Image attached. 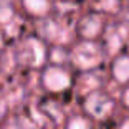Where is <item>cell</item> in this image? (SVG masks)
<instances>
[{
  "label": "cell",
  "instance_id": "cell-1",
  "mask_svg": "<svg viewBox=\"0 0 129 129\" xmlns=\"http://www.w3.org/2000/svg\"><path fill=\"white\" fill-rule=\"evenodd\" d=\"M68 58L70 63L80 71H93L103 63L104 51L96 40H81L71 48Z\"/></svg>",
  "mask_w": 129,
  "mask_h": 129
},
{
  "label": "cell",
  "instance_id": "cell-2",
  "mask_svg": "<svg viewBox=\"0 0 129 129\" xmlns=\"http://www.w3.org/2000/svg\"><path fill=\"white\" fill-rule=\"evenodd\" d=\"M13 56H15L17 64L35 70V68H42L45 64L48 51L45 48L43 40H40L37 37H28L15 46Z\"/></svg>",
  "mask_w": 129,
  "mask_h": 129
},
{
  "label": "cell",
  "instance_id": "cell-3",
  "mask_svg": "<svg viewBox=\"0 0 129 129\" xmlns=\"http://www.w3.org/2000/svg\"><path fill=\"white\" fill-rule=\"evenodd\" d=\"M40 83L45 91L51 94H60V93L68 91L73 86V76L70 70L61 64H46L42 70Z\"/></svg>",
  "mask_w": 129,
  "mask_h": 129
},
{
  "label": "cell",
  "instance_id": "cell-4",
  "mask_svg": "<svg viewBox=\"0 0 129 129\" xmlns=\"http://www.w3.org/2000/svg\"><path fill=\"white\" fill-rule=\"evenodd\" d=\"M116 103L113 96H109L103 89H93L89 91L83 99V109L86 116L96 121H104L114 113Z\"/></svg>",
  "mask_w": 129,
  "mask_h": 129
},
{
  "label": "cell",
  "instance_id": "cell-5",
  "mask_svg": "<svg viewBox=\"0 0 129 129\" xmlns=\"http://www.w3.org/2000/svg\"><path fill=\"white\" fill-rule=\"evenodd\" d=\"M104 30V18L99 13H88L81 17L76 23V33L81 40H96Z\"/></svg>",
  "mask_w": 129,
  "mask_h": 129
},
{
  "label": "cell",
  "instance_id": "cell-6",
  "mask_svg": "<svg viewBox=\"0 0 129 129\" xmlns=\"http://www.w3.org/2000/svg\"><path fill=\"white\" fill-rule=\"evenodd\" d=\"M23 12L31 18L43 20L51 12V0H20Z\"/></svg>",
  "mask_w": 129,
  "mask_h": 129
},
{
  "label": "cell",
  "instance_id": "cell-7",
  "mask_svg": "<svg viewBox=\"0 0 129 129\" xmlns=\"http://www.w3.org/2000/svg\"><path fill=\"white\" fill-rule=\"evenodd\" d=\"M111 76L118 84H129V55L121 53L111 63Z\"/></svg>",
  "mask_w": 129,
  "mask_h": 129
},
{
  "label": "cell",
  "instance_id": "cell-8",
  "mask_svg": "<svg viewBox=\"0 0 129 129\" xmlns=\"http://www.w3.org/2000/svg\"><path fill=\"white\" fill-rule=\"evenodd\" d=\"M64 129H93V121L86 114H75L66 119Z\"/></svg>",
  "mask_w": 129,
  "mask_h": 129
},
{
  "label": "cell",
  "instance_id": "cell-9",
  "mask_svg": "<svg viewBox=\"0 0 129 129\" xmlns=\"http://www.w3.org/2000/svg\"><path fill=\"white\" fill-rule=\"evenodd\" d=\"M15 17L13 0H0V27H7Z\"/></svg>",
  "mask_w": 129,
  "mask_h": 129
},
{
  "label": "cell",
  "instance_id": "cell-10",
  "mask_svg": "<svg viewBox=\"0 0 129 129\" xmlns=\"http://www.w3.org/2000/svg\"><path fill=\"white\" fill-rule=\"evenodd\" d=\"M121 101H122V106H124L126 109H129V84L124 88V91H122V94H121Z\"/></svg>",
  "mask_w": 129,
  "mask_h": 129
},
{
  "label": "cell",
  "instance_id": "cell-11",
  "mask_svg": "<svg viewBox=\"0 0 129 129\" xmlns=\"http://www.w3.org/2000/svg\"><path fill=\"white\" fill-rule=\"evenodd\" d=\"M5 113H7V108H5V103L0 101V122L5 119Z\"/></svg>",
  "mask_w": 129,
  "mask_h": 129
},
{
  "label": "cell",
  "instance_id": "cell-12",
  "mask_svg": "<svg viewBox=\"0 0 129 129\" xmlns=\"http://www.w3.org/2000/svg\"><path fill=\"white\" fill-rule=\"evenodd\" d=\"M4 46H5V40H4V33L0 31V55L4 51Z\"/></svg>",
  "mask_w": 129,
  "mask_h": 129
},
{
  "label": "cell",
  "instance_id": "cell-13",
  "mask_svg": "<svg viewBox=\"0 0 129 129\" xmlns=\"http://www.w3.org/2000/svg\"><path fill=\"white\" fill-rule=\"evenodd\" d=\"M118 129H129V119H126V121L124 122H122V124L121 126H119V127Z\"/></svg>",
  "mask_w": 129,
  "mask_h": 129
},
{
  "label": "cell",
  "instance_id": "cell-14",
  "mask_svg": "<svg viewBox=\"0 0 129 129\" xmlns=\"http://www.w3.org/2000/svg\"><path fill=\"white\" fill-rule=\"evenodd\" d=\"M2 129H20L17 124H8V126H5V127H2Z\"/></svg>",
  "mask_w": 129,
  "mask_h": 129
},
{
  "label": "cell",
  "instance_id": "cell-15",
  "mask_svg": "<svg viewBox=\"0 0 129 129\" xmlns=\"http://www.w3.org/2000/svg\"><path fill=\"white\" fill-rule=\"evenodd\" d=\"M127 18H129V15H127Z\"/></svg>",
  "mask_w": 129,
  "mask_h": 129
}]
</instances>
